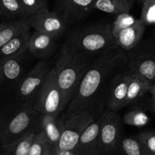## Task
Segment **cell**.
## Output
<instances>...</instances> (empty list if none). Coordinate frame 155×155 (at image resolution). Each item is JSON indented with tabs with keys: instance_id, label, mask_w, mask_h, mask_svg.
Masks as SVG:
<instances>
[{
	"instance_id": "obj_1",
	"label": "cell",
	"mask_w": 155,
	"mask_h": 155,
	"mask_svg": "<svg viewBox=\"0 0 155 155\" xmlns=\"http://www.w3.org/2000/svg\"><path fill=\"white\" fill-rule=\"evenodd\" d=\"M126 65V53L117 46L92 59L65 110L64 118L81 111H89L95 117L102 115L112 78L125 71Z\"/></svg>"
},
{
	"instance_id": "obj_2",
	"label": "cell",
	"mask_w": 155,
	"mask_h": 155,
	"mask_svg": "<svg viewBox=\"0 0 155 155\" xmlns=\"http://www.w3.org/2000/svg\"><path fill=\"white\" fill-rule=\"evenodd\" d=\"M39 115L33 108V99L25 101L14 99L0 108V139L2 144L15 141L29 131H36Z\"/></svg>"
},
{
	"instance_id": "obj_3",
	"label": "cell",
	"mask_w": 155,
	"mask_h": 155,
	"mask_svg": "<svg viewBox=\"0 0 155 155\" xmlns=\"http://www.w3.org/2000/svg\"><path fill=\"white\" fill-rule=\"evenodd\" d=\"M91 61L89 58L62 45L60 56L53 68L61 92L63 112L74 97Z\"/></svg>"
},
{
	"instance_id": "obj_4",
	"label": "cell",
	"mask_w": 155,
	"mask_h": 155,
	"mask_svg": "<svg viewBox=\"0 0 155 155\" xmlns=\"http://www.w3.org/2000/svg\"><path fill=\"white\" fill-rule=\"evenodd\" d=\"M63 45L92 60L116 46L109 22H98L75 29L69 33Z\"/></svg>"
},
{
	"instance_id": "obj_5",
	"label": "cell",
	"mask_w": 155,
	"mask_h": 155,
	"mask_svg": "<svg viewBox=\"0 0 155 155\" xmlns=\"http://www.w3.org/2000/svg\"><path fill=\"white\" fill-rule=\"evenodd\" d=\"M126 55V73L139 74L151 83L155 81V37L142 40Z\"/></svg>"
},
{
	"instance_id": "obj_6",
	"label": "cell",
	"mask_w": 155,
	"mask_h": 155,
	"mask_svg": "<svg viewBox=\"0 0 155 155\" xmlns=\"http://www.w3.org/2000/svg\"><path fill=\"white\" fill-rule=\"evenodd\" d=\"M33 108L44 115H60L63 112L61 92L54 68H51L33 97Z\"/></svg>"
},
{
	"instance_id": "obj_7",
	"label": "cell",
	"mask_w": 155,
	"mask_h": 155,
	"mask_svg": "<svg viewBox=\"0 0 155 155\" xmlns=\"http://www.w3.org/2000/svg\"><path fill=\"white\" fill-rule=\"evenodd\" d=\"M122 119L117 112L105 110L101 115L98 132L100 155H117L118 144L122 138Z\"/></svg>"
},
{
	"instance_id": "obj_8",
	"label": "cell",
	"mask_w": 155,
	"mask_h": 155,
	"mask_svg": "<svg viewBox=\"0 0 155 155\" xmlns=\"http://www.w3.org/2000/svg\"><path fill=\"white\" fill-rule=\"evenodd\" d=\"M95 118V115L89 111H81L68 118H64L61 135L57 145L58 150L73 151L82 133Z\"/></svg>"
},
{
	"instance_id": "obj_9",
	"label": "cell",
	"mask_w": 155,
	"mask_h": 155,
	"mask_svg": "<svg viewBox=\"0 0 155 155\" xmlns=\"http://www.w3.org/2000/svg\"><path fill=\"white\" fill-rule=\"evenodd\" d=\"M50 70L46 61L39 60L15 87L14 99L21 101L32 100Z\"/></svg>"
},
{
	"instance_id": "obj_10",
	"label": "cell",
	"mask_w": 155,
	"mask_h": 155,
	"mask_svg": "<svg viewBox=\"0 0 155 155\" xmlns=\"http://www.w3.org/2000/svg\"><path fill=\"white\" fill-rule=\"evenodd\" d=\"M96 0H56L54 12L68 27L77 24L93 10Z\"/></svg>"
},
{
	"instance_id": "obj_11",
	"label": "cell",
	"mask_w": 155,
	"mask_h": 155,
	"mask_svg": "<svg viewBox=\"0 0 155 155\" xmlns=\"http://www.w3.org/2000/svg\"><path fill=\"white\" fill-rule=\"evenodd\" d=\"M27 23L30 28L48 35L58 40L68 28L63 20L54 12L44 11L33 16L27 18Z\"/></svg>"
},
{
	"instance_id": "obj_12",
	"label": "cell",
	"mask_w": 155,
	"mask_h": 155,
	"mask_svg": "<svg viewBox=\"0 0 155 155\" xmlns=\"http://www.w3.org/2000/svg\"><path fill=\"white\" fill-rule=\"evenodd\" d=\"M29 55L30 53L27 50L18 56L5 61L0 65V85L5 84L8 86H15V88L18 85L27 72Z\"/></svg>"
},
{
	"instance_id": "obj_13",
	"label": "cell",
	"mask_w": 155,
	"mask_h": 155,
	"mask_svg": "<svg viewBox=\"0 0 155 155\" xmlns=\"http://www.w3.org/2000/svg\"><path fill=\"white\" fill-rule=\"evenodd\" d=\"M129 83V74L124 71L119 72L114 76L109 87L105 110L118 112L127 106V88Z\"/></svg>"
},
{
	"instance_id": "obj_14",
	"label": "cell",
	"mask_w": 155,
	"mask_h": 155,
	"mask_svg": "<svg viewBox=\"0 0 155 155\" xmlns=\"http://www.w3.org/2000/svg\"><path fill=\"white\" fill-rule=\"evenodd\" d=\"M101 115L96 117L82 133L75 148L73 150L76 154L100 155L98 150V132Z\"/></svg>"
},
{
	"instance_id": "obj_15",
	"label": "cell",
	"mask_w": 155,
	"mask_h": 155,
	"mask_svg": "<svg viewBox=\"0 0 155 155\" xmlns=\"http://www.w3.org/2000/svg\"><path fill=\"white\" fill-rule=\"evenodd\" d=\"M64 115H44L39 113L36 122V131L42 132L46 137L48 144L57 147L61 135Z\"/></svg>"
},
{
	"instance_id": "obj_16",
	"label": "cell",
	"mask_w": 155,
	"mask_h": 155,
	"mask_svg": "<svg viewBox=\"0 0 155 155\" xmlns=\"http://www.w3.org/2000/svg\"><path fill=\"white\" fill-rule=\"evenodd\" d=\"M57 48V40L41 32L34 30L30 34L27 51L31 56L40 60L51 56Z\"/></svg>"
},
{
	"instance_id": "obj_17",
	"label": "cell",
	"mask_w": 155,
	"mask_h": 155,
	"mask_svg": "<svg viewBox=\"0 0 155 155\" xmlns=\"http://www.w3.org/2000/svg\"><path fill=\"white\" fill-rule=\"evenodd\" d=\"M146 25L137 19L134 24L120 31L113 38L114 45L125 53L130 51L142 40Z\"/></svg>"
},
{
	"instance_id": "obj_18",
	"label": "cell",
	"mask_w": 155,
	"mask_h": 155,
	"mask_svg": "<svg viewBox=\"0 0 155 155\" xmlns=\"http://www.w3.org/2000/svg\"><path fill=\"white\" fill-rule=\"evenodd\" d=\"M30 29L15 36L0 48V65L5 61L27 51L29 39L31 34Z\"/></svg>"
},
{
	"instance_id": "obj_19",
	"label": "cell",
	"mask_w": 155,
	"mask_h": 155,
	"mask_svg": "<svg viewBox=\"0 0 155 155\" xmlns=\"http://www.w3.org/2000/svg\"><path fill=\"white\" fill-rule=\"evenodd\" d=\"M128 74L129 83L128 88H127V106L134 104L138 100H140L147 92H149L150 88L152 84L139 74Z\"/></svg>"
},
{
	"instance_id": "obj_20",
	"label": "cell",
	"mask_w": 155,
	"mask_h": 155,
	"mask_svg": "<svg viewBox=\"0 0 155 155\" xmlns=\"http://www.w3.org/2000/svg\"><path fill=\"white\" fill-rule=\"evenodd\" d=\"M36 131L30 130L15 141L2 144L0 155H28Z\"/></svg>"
},
{
	"instance_id": "obj_21",
	"label": "cell",
	"mask_w": 155,
	"mask_h": 155,
	"mask_svg": "<svg viewBox=\"0 0 155 155\" xmlns=\"http://www.w3.org/2000/svg\"><path fill=\"white\" fill-rule=\"evenodd\" d=\"M136 0H96L94 9L108 14L130 13Z\"/></svg>"
},
{
	"instance_id": "obj_22",
	"label": "cell",
	"mask_w": 155,
	"mask_h": 155,
	"mask_svg": "<svg viewBox=\"0 0 155 155\" xmlns=\"http://www.w3.org/2000/svg\"><path fill=\"white\" fill-rule=\"evenodd\" d=\"M29 29L30 27L26 19L5 22V26L0 30V48L15 36Z\"/></svg>"
},
{
	"instance_id": "obj_23",
	"label": "cell",
	"mask_w": 155,
	"mask_h": 155,
	"mask_svg": "<svg viewBox=\"0 0 155 155\" xmlns=\"http://www.w3.org/2000/svg\"><path fill=\"white\" fill-rule=\"evenodd\" d=\"M0 17L10 21L27 18L19 0H0Z\"/></svg>"
},
{
	"instance_id": "obj_24",
	"label": "cell",
	"mask_w": 155,
	"mask_h": 155,
	"mask_svg": "<svg viewBox=\"0 0 155 155\" xmlns=\"http://www.w3.org/2000/svg\"><path fill=\"white\" fill-rule=\"evenodd\" d=\"M117 154L145 155L139 139L136 137H123L118 144Z\"/></svg>"
},
{
	"instance_id": "obj_25",
	"label": "cell",
	"mask_w": 155,
	"mask_h": 155,
	"mask_svg": "<svg viewBox=\"0 0 155 155\" xmlns=\"http://www.w3.org/2000/svg\"><path fill=\"white\" fill-rule=\"evenodd\" d=\"M149 116L141 108L137 107L130 109L125 113L122 119V122L127 126L134 127H142L149 122Z\"/></svg>"
},
{
	"instance_id": "obj_26",
	"label": "cell",
	"mask_w": 155,
	"mask_h": 155,
	"mask_svg": "<svg viewBox=\"0 0 155 155\" xmlns=\"http://www.w3.org/2000/svg\"><path fill=\"white\" fill-rule=\"evenodd\" d=\"M137 19L130 13H121L117 15L113 22L110 24V34L112 38L114 37L120 31L129 27L136 23Z\"/></svg>"
},
{
	"instance_id": "obj_27",
	"label": "cell",
	"mask_w": 155,
	"mask_h": 155,
	"mask_svg": "<svg viewBox=\"0 0 155 155\" xmlns=\"http://www.w3.org/2000/svg\"><path fill=\"white\" fill-rule=\"evenodd\" d=\"M27 18L48 10V0H19Z\"/></svg>"
},
{
	"instance_id": "obj_28",
	"label": "cell",
	"mask_w": 155,
	"mask_h": 155,
	"mask_svg": "<svg viewBox=\"0 0 155 155\" xmlns=\"http://www.w3.org/2000/svg\"><path fill=\"white\" fill-rule=\"evenodd\" d=\"M145 155H155V130L142 132L136 135Z\"/></svg>"
},
{
	"instance_id": "obj_29",
	"label": "cell",
	"mask_w": 155,
	"mask_h": 155,
	"mask_svg": "<svg viewBox=\"0 0 155 155\" xmlns=\"http://www.w3.org/2000/svg\"><path fill=\"white\" fill-rule=\"evenodd\" d=\"M48 146V141L43 132H36L32 140L28 155H44Z\"/></svg>"
},
{
	"instance_id": "obj_30",
	"label": "cell",
	"mask_w": 155,
	"mask_h": 155,
	"mask_svg": "<svg viewBox=\"0 0 155 155\" xmlns=\"http://www.w3.org/2000/svg\"><path fill=\"white\" fill-rule=\"evenodd\" d=\"M142 9L139 19L146 26H155V0H141Z\"/></svg>"
},
{
	"instance_id": "obj_31",
	"label": "cell",
	"mask_w": 155,
	"mask_h": 155,
	"mask_svg": "<svg viewBox=\"0 0 155 155\" xmlns=\"http://www.w3.org/2000/svg\"><path fill=\"white\" fill-rule=\"evenodd\" d=\"M44 155H57V147H52L48 144Z\"/></svg>"
},
{
	"instance_id": "obj_32",
	"label": "cell",
	"mask_w": 155,
	"mask_h": 155,
	"mask_svg": "<svg viewBox=\"0 0 155 155\" xmlns=\"http://www.w3.org/2000/svg\"><path fill=\"white\" fill-rule=\"evenodd\" d=\"M149 92L151 95V98H152V102H155V81L153 82L150 88Z\"/></svg>"
},
{
	"instance_id": "obj_33",
	"label": "cell",
	"mask_w": 155,
	"mask_h": 155,
	"mask_svg": "<svg viewBox=\"0 0 155 155\" xmlns=\"http://www.w3.org/2000/svg\"><path fill=\"white\" fill-rule=\"evenodd\" d=\"M57 155H77L73 151H61L57 149Z\"/></svg>"
},
{
	"instance_id": "obj_34",
	"label": "cell",
	"mask_w": 155,
	"mask_h": 155,
	"mask_svg": "<svg viewBox=\"0 0 155 155\" xmlns=\"http://www.w3.org/2000/svg\"><path fill=\"white\" fill-rule=\"evenodd\" d=\"M151 106H152L153 111H154V113H155V102H152V101H151Z\"/></svg>"
},
{
	"instance_id": "obj_35",
	"label": "cell",
	"mask_w": 155,
	"mask_h": 155,
	"mask_svg": "<svg viewBox=\"0 0 155 155\" xmlns=\"http://www.w3.org/2000/svg\"><path fill=\"white\" fill-rule=\"evenodd\" d=\"M5 24V22H2V23H1V24H0V30L2 29V27H4Z\"/></svg>"
},
{
	"instance_id": "obj_36",
	"label": "cell",
	"mask_w": 155,
	"mask_h": 155,
	"mask_svg": "<svg viewBox=\"0 0 155 155\" xmlns=\"http://www.w3.org/2000/svg\"><path fill=\"white\" fill-rule=\"evenodd\" d=\"M2 142L1 139H0V153H1V150H2Z\"/></svg>"
},
{
	"instance_id": "obj_37",
	"label": "cell",
	"mask_w": 155,
	"mask_h": 155,
	"mask_svg": "<svg viewBox=\"0 0 155 155\" xmlns=\"http://www.w3.org/2000/svg\"><path fill=\"white\" fill-rule=\"evenodd\" d=\"M0 81H1V71H0Z\"/></svg>"
},
{
	"instance_id": "obj_38",
	"label": "cell",
	"mask_w": 155,
	"mask_h": 155,
	"mask_svg": "<svg viewBox=\"0 0 155 155\" xmlns=\"http://www.w3.org/2000/svg\"><path fill=\"white\" fill-rule=\"evenodd\" d=\"M154 27H155V26H154Z\"/></svg>"
}]
</instances>
